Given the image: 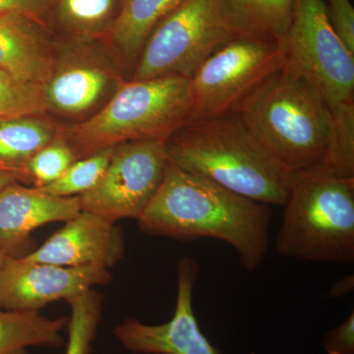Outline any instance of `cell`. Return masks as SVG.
<instances>
[{
	"mask_svg": "<svg viewBox=\"0 0 354 354\" xmlns=\"http://www.w3.org/2000/svg\"><path fill=\"white\" fill-rule=\"evenodd\" d=\"M271 218L269 205L241 196L169 162L138 223L142 232L153 236L227 242L242 266L252 272L268 252Z\"/></svg>",
	"mask_w": 354,
	"mask_h": 354,
	"instance_id": "obj_1",
	"label": "cell"
},
{
	"mask_svg": "<svg viewBox=\"0 0 354 354\" xmlns=\"http://www.w3.org/2000/svg\"><path fill=\"white\" fill-rule=\"evenodd\" d=\"M169 162L263 204L283 206L293 174L235 113L190 120L165 141Z\"/></svg>",
	"mask_w": 354,
	"mask_h": 354,
	"instance_id": "obj_2",
	"label": "cell"
},
{
	"mask_svg": "<svg viewBox=\"0 0 354 354\" xmlns=\"http://www.w3.org/2000/svg\"><path fill=\"white\" fill-rule=\"evenodd\" d=\"M232 113L291 172L327 165L334 145L332 111L319 91L286 62Z\"/></svg>",
	"mask_w": 354,
	"mask_h": 354,
	"instance_id": "obj_3",
	"label": "cell"
},
{
	"mask_svg": "<svg viewBox=\"0 0 354 354\" xmlns=\"http://www.w3.org/2000/svg\"><path fill=\"white\" fill-rule=\"evenodd\" d=\"M189 78L164 76L121 81L92 118L60 134L78 158L131 141H165L192 120Z\"/></svg>",
	"mask_w": 354,
	"mask_h": 354,
	"instance_id": "obj_4",
	"label": "cell"
},
{
	"mask_svg": "<svg viewBox=\"0 0 354 354\" xmlns=\"http://www.w3.org/2000/svg\"><path fill=\"white\" fill-rule=\"evenodd\" d=\"M277 252L299 261H354V178L325 167L295 172L283 204Z\"/></svg>",
	"mask_w": 354,
	"mask_h": 354,
	"instance_id": "obj_5",
	"label": "cell"
},
{
	"mask_svg": "<svg viewBox=\"0 0 354 354\" xmlns=\"http://www.w3.org/2000/svg\"><path fill=\"white\" fill-rule=\"evenodd\" d=\"M286 62L319 91L337 122L354 121V55L335 32L324 0H293Z\"/></svg>",
	"mask_w": 354,
	"mask_h": 354,
	"instance_id": "obj_6",
	"label": "cell"
},
{
	"mask_svg": "<svg viewBox=\"0 0 354 354\" xmlns=\"http://www.w3.org/2000/svg\"><path fill=\"white\" fill-rule=\"evenodd\" d=\"M235 37L221 0H183L147 39L132 79H190L209 55Z\"/></svg>",
	"mask_w": 354,
	"mask_h": 354,
	"instance_id": "obj_7",
	"label": "cell"
},
{
	"mask_svg": "<svg viewBox=\"0 0 354 354\" xmlns=\"http://www.w3.org/2000/svg\"><path fill=\"white\" fill-rule=\"evenodd\" d=\"M286 62L283 44L235 37L209 55L190 78L192 120L232 113Z\"/></svg>",
	"mask_w": 354,
	"mask_h": 354,
	"instance_id": "obj_8",
	"label": "cell"
},
{
	"mask_svg": "<svg viewBox=\"0 0 354 354\" xmlns=\"http://www.w3.org/2000/svg\"><path fill=\"white\" fill-rule=\"evenodd\" d=\"M169 164L165 141L141 140L114 147L106 171L94 188L79 197L81 209L115 223L139 220Z\"/></svg>",
	"mask_w": 354,
	"mask_h": 354,
	"instance_id": "obj_9",
	"label": "cell"
},
{
	"mask_svg": "<svg viewBox=\"0 0 354 354\" xmlns=\"http://www.w3.org/2000/svg\"><path fill=\"white\" fill-rule=\"evenodd\" d=\"M111 279V272L104 268L64 267L8 256L0 269V308L39 312L95 286L109 285Z\"/></svg>",
	"mask_w": 354,
	"mask_h": 354,
	"instance_id": "obj_10",
	"label": "cell"
},
{
	"mask_svg": "<svg viewBox=\"0 0 354 354\" xmlns=\"http://www.w3.org/2000/svg\"><path fill=\"white\" fill-rule=\"evenodd\" d=\"M199 266L190 257L177 265L176 305L171 320L149 325L128 318L113 330L114 337L134 354H223L203 334L193 309V291Z\"/></svg>",
	"mask_w": 354,
	"mask_h": 354,
	"instance_id": "obj_11",
	"label": "cell"
},
{
	"mask_svg": "<svg viewBox=\"0 0 354 354\" xmlns=\"http://www.w3.org/2000/svg\"><path fill=\"white\" fill-rule=\"evenodd\" d=\"M125 252L122 230L115 223L88 211L66 221L43 245L23 256L31 262L64 267H101L120 263Z\"/></svg>",
	"mask_w": 354,
	"mask_h": 354,
	"instance_id": "obj_12",
	"label": "cell"
},
{
	"mask_svg": "<svg viewBox=\"0 0 354 354\" xmlns=\"http://www.w3.org/2000/svg\"><path fill=\"white\" fill-rule=\"evenodd\" d=\"M82 211L78 196L59 197L19 183L0 192V250L20 258L31 252L32 232L41 225L68 221Z\"/></svg>",
	"mask_w": 354,
	"mask_h": 354,
	"instance_id": "obj_13",
	"label": "cell"
},
{
	"mask_svg": "<svg viewBox=\"0 0 354 354\" xmlns=\"http://www.w3.org/2000/svg\"><path fill=\"white\" fill-rule=\"evenodd\" d=\"M121 80L101 59L69 55L58 60L43 85L48 111L66 116L82 115L95 109Z\"/></svg>",
	"mask_w": 354,
	"mask_h": 354,
	"instance_id": "obj_14",
	"label": "cell"
},
{
	"mask_svg": "<svg viewBox=\"0 0 354 354\" xmlns=\"http://www.w3.org/2000/svg\"><path fill=\"white\" fill-rule=\"evenodd\" d=\"M55 62L38 22L22 16L0 17V70L20 80L44 85Z\"/></svg>",
	"mask_w": 354,
	"mask_h": 354,
	"instance_id": "obj_15",
	"label": "cell"
},
{
	"mask_svg": "<svg viewBox=\"0 0 354 354\" xmlns=\"http://www.w3.org/2000/svg\"><path fill=\"white\" fill-rule=\"evenodd\" d=\"M223 13L239 37L283 44L293 0H221Z\"/></svg>",
	"mask_w": 354,
	"mask_h": 354,
	"instance_id": "obj_16",
	"label": "cell"
},
{
	"mask_svg": "<svg viewBox=\"0 0 354 354\" xmlns=\"http://www.w3.org/2000/svg\"><path fill=\"white\" fill-rule=\"evenodd\" d=\"M41 118L0 121V169L10 174L16 183H25L30 158L60 135L50 122Z\"/></svg>",
	"mask_w": 354,
	"mask_h": 354,
	"instance_id": "obj_17",
	"label": "cell"
},
{
	"mask_svg": "<svg viewBox=\"0 0 354 354\" xmlns=\"http://www.w3.org/2000/svg\"><path fill=\"white\" fill-rule=\"evenodd\" d=\"M183 0H123L111 31L116 50L127 64H136L147 39L158 23Z\"/></svg>",
	"mask_w": 354,
	"mask_h": 354,
	"instance_id": "obj_18",
	"label": "cell"
},
{
	"mask_svg": "<svg viewBox=\"0 0 354 354\" xmlns=\"http://www.w3.org/2000/svg\"><path fill=\"white\" fill-rule=\"evenodd\" d=\"M68 318L50 319L34 311L0 308V354H29L31 346L60 348Z\"/></svg>",
	"mask_w": 354,
	"mask_h": 354,
	"instance_id": "obj_19",
	"label": "cell"
},
{
	"mask_svg": "<svg viewBox=\"0 0 354 354\" xmlns=\"http://www.w3.org/2000/svg\"><path fill=\"white\" fill-rule=\"evenodd\" d=\"M123 0H57L62 25L80 39L111 32Z\"/></svg>",
	"mask_w": 354,
	"mask_h": 354,
	"instance_id": "obj_20",
	"label": "cell"
},
{
	"mask_svg": "<svg viewBox=\"0 0 354 354\" xmlns=\"http://www.w3.org/2000/svg\"><path fill=\"white\" fill-rule=\"evenodd\" d=\"M71 316L68 318L66 353L90 354L102 314V297L92 290L68 300Z\"/></svg>",
	"mask_w": 354,
	"mask_h": 354,
	"instance_id": "obj_21",
	"label": "cell"
},
{
	"mask_svg": "<svg viewBox=\"0 0 354 354\" xmlns=\"http://www.w3.org/2000/svg\"><path fill=\"white\" fill-rule=\"evenodd\" d=\"M113 149H104L88 157L78 158L59 178L41 189L55 196H81L99 183L108 167Z\"/></svg>",
	"mask_w": 354,
	"mask_h": 354,
	"instance_id": "obj_22",
	"label": "cell"
},
{
	"mask_svg": "<svg viewBox=\"0 0 354 354\" xmlns=\"http://www.w3.org/2000/svg\"><path fill=\"white\" fill-rule=\"evenodd\" d=\"M46 111L43 85L20 80L0 70V121L41 116Z\"/></svg>",
	"mask_w": 354,
	"mask_h": 354,
	"instance_id": "obj_23",
	"label": "cell"
},
{
	"mask_svg": "<svg viewBox=\"0 0 354 354\" xmlns=\"http://www.w3.org/2000/svg\"><path fill=\"white\" fill-rule=\"evenodd\" d=\"M77 160L74 149L59 135L30 158L26 165L25 183L44 187L59 178Z\"/></svg>",
	"mask_w": 354,
	"mask_h": 354,
	"instance_id": "obj_24",
	"label": "cell"
},
{
	"mask_svg": "<svg viewBox=\"0 0 354 354\" xmlns=\"http://www.w3.org/2000/svg\"><path fill=\"white\" fill-rule=\"evenodd\" d=\"M326 8L335 32L354 55V8L351 0H328Z\"/></svg>",
	"mask_w": 354,
	"mask_h": 354,
	"instance_id": "obj_25",
	"label": "cell"
},
{
	"mask_svg": "<svg viewBox=\"0 0 354 354\" xmlns=\"http://www.w3.org/2000/svg\"><path fill=\"white\" fill-rule=\"evenodd\" d=\"M322 344L328 354H354V313L339 327L324 335Z\"/></svg>",
	"mask_w": 354,
	"mask_h": 354,
	"instance_id": "obj_26",
	"label": "cell"
},
{
	"mask_svg": "<svg viewBox=\"0 0 354 354\" xmlns=\"http://www.w3.org/2000/svg\"><path fill=\"white\" fill-rule=\"evenodd\" d=\"M55 0H0V17L22 16L39 22Z\"/></svg>",
	"mask_w": 354,
	"mask_h": 354,
	"instance_id": "obj_27",
	"label": "cell"
},
{
	"mask_svg": "<svg viewBox=\"0 0 354 354\" xmlns=\"http://www.w3.org/2000/svg\"><path fill=\"white\" fill-rule=\"evenodd\" d=\"M354 290V276L353 274H348L339 281L333 283L329 291H328V297L332 298H339L351 295Z\"/></svg>",
	"mask_w": 354,
	"mask_h": 354,
	"instance_id": "obj_28",
	"label": "cell"
},
{
	"mask_svg": "<svg viewBox=\"0 0 354 354\" xmlns=\"http://www.w3.org/2000/svg\"><path fill=\"white\" fill-rule=\"evenodd\" d=\"M12 183H15L14 177L11 176L10 174H8V172L0 169V192H1L2 189H4L7 185Z\"/></svg>",
	"mask_w": 354,
	"mask_h": 354,
	"instance_id": "obj_29",
	"label": "cell"
},
{
	"mask_svg": "<svg viewBox=\"0 0 354 354\" xmlns=\"http://www.w3.org/2000/svg\"><path fill=\"white\" fill-rule=\"evenodd\" d=\"M7 257H8V256H7L6 253L2 252V251L0 250V269H1L2 266H3L4 264V262H6Z\"/></svg>",
	"mask_w": 354,
	"mask_h": 354,
	"instance_id": "obj_30",
	"label": "cell"
}]
</instances>
